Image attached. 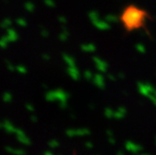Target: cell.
I'll return each instance as SVG.
<instances>
[{
    "label": "cell",
    "mask_w": 156,
    "mask_h": 155,
    "mask_svg": "<svg viewBox=\"0 0 156 155\" xmlns=\"http://www.w3.org/2000/svg\"><path fill=\"white\" fill-rule=\"evenodd\" d=\"M119 19L126 32H135L147 25L150 14L136 5H128L122 10Z\"/></svg>",
    "instance_id": "cell-1"
}]
</instances>
